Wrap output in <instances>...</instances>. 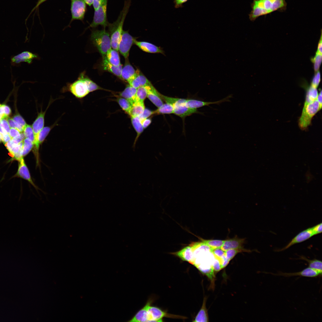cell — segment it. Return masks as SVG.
Segmentation results:
<instances>
[{"mask_svg": "<svg viewBox=\"0 0 322 322\" xmlns=\"http://www.w3.org/2000/svg\"><path fill=\"white\" fill-rule=\"evenodd\" d=\"M287 6L285 0H253L249 18L253 21L261 16L275 11H284L286 10Z\"/></svg>", "mask_w": 322, "mask_h": 322, "instance_id": "cell-1", "label": "cell"}, {"mask_svg": "<svg viewBox=\"0 0 322 322\" xmlns=\"http://www.w3.org/2000/svg\"><path fill=\"white\" fill-rule=\"evenodd\" d=\"M131 0H126L123 8L117 19L108 26L112 48L118 51V45L123 31V27L126 16L129 11Z\"/></svg>", "mask_w": 322, "mask_h": 322, "instance_id": "cell-2", "label": "cell"}, {"mask_svg": "<svg viewBox=\"0 0 322 322\" xmlns=\"http://www.w3.org/2000/svg\"><path fill=\"white\" fill-rule=\"evenodd\" d=\"M90 38L102 57L105 56L107 52L112 48L110 35L105 28L92 30Z\"/></svg>", "mask_w": 322, "mask_h": 322, "instance_id": "cell-3", "label": "cell"}, {"mask_svg": "<svg viewBox=\"0 0 322 322\" xmlns=\"http://www.w3.org/2000/svg\"><path fill=\"white\" fill-rule=\"evenodd\" d=\"M321 109L316 99L313 102L304 105L298 125L301 129H306L310 124L312 118Z\"/></svg>", "mask_w": 322, "mask_h": 322, "instance_id": "cell-4", "label": "cell"}, {"mask_svg": "<svg viewBox=\"0 0 322 322\" xmlns=\"http://www.w3.org/2000/svg\"><path fill=\"white\" fill-rule=\"evenodd\" d=\"M108 0H101L100 5L97 9L95 10L93 20L88 27L95 28L100 25L104 28L109 24L107 16V9Z\"/></svg>", "mask_w": 322, "mask_h": 322, "instance_id": "cell-5", "label": "cell"}, {"mask_svg": "<svg viewBox=\"0 0 322 322\" xmlns=\"http://www.w3.org/2000/svg\"><path fill=\"white\" fill-rule=\"evenodd\" d=\"M64 89V91H69L78 98H82L89 93L81 73L77 80L72 83L68 84Z\"/></svg>", "mask_w": 322, "mask_h": 322, "instance_id": "cell-6", "label": "cell"}, {"mask_svg": "<svg viewBox=\"0 0 322 322\" xmlns=\"http://www.w3.org/2000/svg\"><path fill=\"white\" fill-rule=\"evenodd\" d=\"M71 22L75 20L83 21L87 11L86 4L83 0H70Z\"/></svg>", "mask_w": 322, "mask_h": 322, "instance_id": "cell-7", "label": "cell"}, {"mask_svg": "<svg viewBox=\"0 0 322 322\" xmlns=\"http://www.w3.org/2000/svg\"><path fill=\"white\" fill-rule=\"evenodd\" d=\"M135 38L127 31L123 30L118 45V51L125 59L128 58L130 49Z\"/></svg>", "mask_w": 322, "mask_h": 322, "instance_id": "cell-8", "label": "cell"}, {"mask_svg": "<svg viewBox=\"0 0 322 322\" xmlns=\"http://www.w3.org/2000/svg\"><path fill=\"white\" fill-rule=\"evenodd\" d=\"M151 304L148 308V322H162V318L164 317L172 318H183L182 316L169 314L162 311L160 308L151 305Z\"/></svg>", "mask_w": 322, "mask_h": 322, "instance_id": "cell-9", "label": "cell"}, {"mask_svg": "<svg viewBox=\"0 0 322 322\" xmlns=\"http://www.w3.org/2000/svg\"><path fill=\"white\" fill-rule=\"evenodd\" d=\"M186 100L178 98L173 105L174 113L182 117H184L194 113H198L197 109L190 108L186 104Z\"/></svg>", "mask_w": 322, "mask_h": 322, "instance_id": "cell-10", "label": "cell"}, {"mask_svg": "<svg viewBox=\"0 0 322 322\" xmlns=\"http://www.w3.org/2000/svg\"><path fill=\"white\" fill-rule=\"evenodd\" d=\"M35 54L28 51H25L11 58V64L13 66H19L22 62H25L30 64L34 59L38 58Z\"/></svg>", "mask_w": 322, "mask_h": 322, "instance_id": "cell-11", "label": "cell"}, {"mask_svg": "<svg viewBox=\"0 0 322 322\" xmlns=\"http://www.w3.org/2000/svg\"><path fill=\"white\" fill-rule=\"evenodd\" d=\"M267 274L277 276H281L284 277H290L294 276H301L304 277L313 278L317 277L321 275L318 271L309 267L304 269L301 271L294 273H287L281 272L277 273L267 272Z\"/></svg>", "mask_w": 322, "mask_h": 322, "instance_id": "cell-12", "label": "cell"}, {"mask_svg": "<svg viewBox=\"0 0 322 322\" xmlns=\"http://www.w3.org/2000/svg\"><path fill=\"white\" fill-rule=\"evenodd\" d=\"M314 235L311 227L305 230L298 233L286 245L278 251L284 250L292 245L304 242Z\"/></svg>", "mask_w": 322, "mask_h": 322, "instance_id": "cell-13", "label": "cell"}, {"mask_svg": "<svg viewBox=\"0 0 322 322\" xmlns=\"http://www.w3.org/2000/svg\"><path fill=\"white\" fill-rule=\"evenodd\" d=\"M13 159L18 161L23 157V141L19 143L14 142L11 139L4 144Z\"/></svg>", "mask_w": 322, "mask_h": 322, "instance_id": "cell-14", "label": "cell"}, {"mask_svg": "<svg viewBox=\"0 0 322 322\" xmlns=\"http://www.w3.org/2000/svg\"><path fill=\"white\" fill-rule=\"evenodd\" d=\"M18 161L19 164L18 170L14 177H21L28 181L36 189H38L31 179L29 171L23 157Z\"/></svg>", "mask_w": 322, "mask_h": 322, "instance_id": "cell-15", "label": "cell"}, {"mask_svg": "<svg viewBox=\"0 0 322 322\" xmlns=\"http://www.w3.org/2000/svg\"><path fill=\"white\" fill-rule=\"evenodd\" d=\"M124 66L121 72V80L129 83L135 76L137 71H136L129 61L128 58L126 59Z\"/></svg>", "mask_w": 322, "mask_h": 322, "instance_id": "cell-16", "label": "cell"}, {"mask_svg": "<svg viewBox=\"0 0 322 322\" xmlns=\"http://www.w3.org/2000/svg\"><path fill=\"white\" fill-rule=\"evenodd\" d=\"M46 112V111L43 112L41 110L40 112L38 113L37 118L32 124V128L35 136V141L33 144L36 141L39 133L44 127V116Z\"/></svg>", "mask_w": 322, "mask_h": 322, "instance_id": "cell-17", "label": "cell"}, {"mask_svg": "<svg viewBox=\"0 0 322 322\" xmlns=\"http://www.w3.org/2000/svg\"><path fill=\"white\" fill-rule=\"evenodd\" d=\"M134 44L142 50L146 52L150 53H161L162 54L164 53L163 51L161 48L149 42L138 41L135 39Z\"/></svg>", "mask_w": 322, "mask_h": 322, "instance_id": "cell-18", "label": "cell"}, {"mask_svg": "<svg viewBox=\"0 0 322 322\" xmlns=\"http://www.w3.org/2000/svg\"><path fill=\"white\" fill-rule=\"evenodd\" d=\"M135 77L128 83L129 85L137 89L142 86L152 85L147 78L138 70Z\"/></svg>", "mask_w": 322, "mask_h": 322, "instance_id": "cell-19", "label": "cell"}, {"mask_svg": "<svg viewBox=\"0 0 322 322\" xmlns=\"http://www.w3.org/2000/svg\"><path fill=\"white\" fill-rule=\"evenodd\" d=\"M244 239H240L236 237L232 239L225 240L221 248L224 251L233 249H243V244Z\"/></svg>", "mask_w": 322, "mask_h": 322, "instance_id": "cell-20", "label": "cell"}, {"mask_svg": "<svg viewBox=\"0 0 322 322\" xmlns=\"http://www.w3.org/2000/svg\"><path fill=\"white\" fill-rule=\"evenodd\" d=\"M102 66L103 69L112 73L121 79L122 64L117 66H115L108 61L105 56L102 57Z\"/></svg>", "mask_w": 322, "mask_h": 322, "instance_id": "cell-21", "label": "cell"}, {"mask_svg": "<svg viewBox=\"0 0 322 322\" xmlns=\"http://www.w3.org/2000/svg\"><path fill=\"white\" fill-rule=\"evenodd\" d=\"M171 254L178 257L182 260L190 262L193 258V251L190 245L186 246L181 250Z\"/></svg>", "mask_w": 322, "mask_h": 322, "instance_id": "cell-22", "label": "cell"}, {"mask_svg": "<svg viewBox=\"0 0 322 322\" xmlns=\"http://www.w3.org/2000/svg\"><path fill=\"white\" fill-rule=\"evenodd\" d=\"M159 93L152 85L148 86L147 97L158 108L163 104L162 99L159 96Z\"/></svg>", "mask_w": 322, "mask_h": 322, "instance_id": "cell-23", "label": "cell"}, {"mask_svg": "<svg viewBox=\"0 0 322 322\" xmlns=\"http://www.w3.org/2000/svg\"><path fill=\"white\" fill-rule=\"evenodd\" d=\"M152 303L151 301L148 300L145 305L139 311L129 322H148V308Z\"/></svg>", "mask_w": 322, "mask_h": 322, "instance_id": "cell-24", "label": "cell"}, {"mask_svg": "<svg viewBox=\"0 0 322 322\" xmlns=\"http://www.w3.org/2000/svg\"><path fill=\"white\" fill-rule=\"evenodd\" d=\"M137 89L130 85L127 86L124 90L119 93V96L130 101L132 104L135 101Z\"/></svg>", "mask_w": 322, "mask_h": 322, "instance_id": "cell-25", "label": "cell"}, {"mask_svg": "<svg viewBox=\"0 0 322 322\" xmlns=\"http://www.w3.org/2000/svg\"><path fill=\"white\" fill-rule=\"evenodd\" d=\"M145 108L144 101H136L132 104L129 114L131 117H139L143 113Z\"/></svg>", "mask_w": 322, "mask_h": 322, "instance_id": "cell-26", "label": "cell"}, {"mask_svg": "<svg viewBox=\"0 0 322 322\" xmlns=\"http://www.w3.org/2000/svg\"><path fill=\"white\" fill-rule=\"evenodd\" d=\"M105 56L108 61L113 65L117 66L121 64L118 51L112 48L107 52Z\"/></svg>", "mask_w": 322, "mask_h": 322, "instance_id": "cell-27", "label": "cell"}, {"mask_svg": "<svg viewBox=\"0 0 322 322\" xmlns=\"http://www.w3.org/2000/svg\"><path fill=\"white\" fill-rule=\"evenodd\" d=\"M206 298L203 300L202 306L196 316L193 322H208L209 321L208 311L206 307Z\"/></svg>", "mask_w": 322, "mask_h": 322, "instance_id": "cell-28", "label": "cell"}, {"mask_svg": "<svg viewBox=\"0 0 322 322\" xmlns=\"http://www.w3.org/2000/svg\"><path fill=\"white\" fill-rule=\"evenodd\" d=\"M132 124L137 133V135L133 145V148H135L137 141L141 134L143 131L144 128L142 124L141 120L138 117H131Z\"/></svg>", "mask_w": 322, "mask_h": 322, "instance_id": "cell-29", "label": "cell"}, {"mask_svg": "<svg viewBox=\"0 0 322 322\" xmlns=\"http://www.w3.org/2000/svg\"><path fill=\"white\" fill-rule=\"evenodd\" d=\"M299 259L306 261L308 264V267L318 271L322 275V262L321 261L316 259L310 260L303 256H301Z\"/></svg>", "mask_w": 322, "mask_h": 322, "instance_id": "cell-30", "label": "cell"}, {"mask_svg": "<svg viewBox=\"0 0 322 322\" xmlns=\"http://www.w3.org/2000/svg\"><path fill=\"white\" fill-rule=\"evenodd\" d=\"M317 88L311 85L308 88L304 105L312 103L317 99L318 94Z\"/></svg>", "mask_w": 322, "mask_h": 322, "instance_id": "cell-31", "label": "cell"}, {"mask_svg": "<svg viewBox=\"0 0 322 322\" xmlns=\"http://www.w3.org/2000/svg\"><path fill=\"white\" fill-rule=\"evenodd\" d=\"M83 80L86 84L89 92L97 90L104 89L86 76L84 72L81 73Z\"/></svg>", "mask_w": 322, "mask_h": 322, "instance_id": "cell-32", "label": "cell"}, {"mask_svg": "<svg viewBox=\"0 0 322 322\" xmlns=\"http://www.w3.org/2000/svg\"><path fill=\"white\" fill-rule=\"evenodd\" d=\"M153 111L154 114L174 113V107L172 104L166 103L163 104L161 106L158 108L157 109Z\"/></svg>", "mask_w": 322, "mask_h": 322, "instance_id": "cell-33", "label": "cell"}, {"mask_svg": "<svg viewBox=\"0 0 322 322\" xmlns=\"http://www.w3.org/2000/svg\"><path fill=\"white\" fill-rule=\"evenodd\" d=\"M201 239V242L202 243L208 246L210 248V251L215 248H221L224 241L219 240H205L202 239Z\"/></svg>", "mask_w": 322, "mask_h": 322, "instance_id": "cell-34", "label": "cell"}, {"mask_svg": "<svg viewBox=\"0 0 322 322\" xmlns=\"http://www.w3.org/2000/svg\"><path fill=\"white\" fill-rule=\"evenodd\" d=\"M148 86H141L137 89L135 101H144L147 97Z\"/></svg>", "mask_w": 322, "mask_h": 322, "instance_id": "cell-35", "label": "cell"}, {"mask_svg": "<svg viewBox=\"0 0 322 322\" xmlns=\"http://www.w3.org/2000/svg\"><path fill=\"white\" fill-rule=\"evenodd\" d=\"M117 101L122 109L129 114L132 104L128 100L122 97H118Z\"/></svg>", "mask_w": 322, "mask_h": 322, "instance_id": "cell-36", "label": "cell"}, {"mask_svg": "<svg viewBox=\"0 0 322 322\" xmlns=\"http://www.w3.org/2000/svg\"><path fill=\"white\" fill-rule=\"evenodd\" d=\"M248 251V250L243 249H233L225 251V255L227 259L229 261L239 253L242 252Z\"/></svg>", "mask_w": 322, "mask_h": 322, "instance_id": "cell-37", "label": "cell"}, {"mask_svg": "<svg viewBox=\"0 0 322 322\" xmlns=\"http://www.w3.org/2000/svg\"><path fill=\"white\" fill-rule=\"evenodd\" d=\"M33 143L30 140L24 139L23 141V156L27 155L33 148Z\"/></svg>", "mask_w": 322, "mask_h": 322, "instance_id": "cell-38", "label": "cell"}, {"mask_svg": "<svg viewBox=\"0 0 322 322\" xmlns=\"http://www.w3.org/2000/svg\"><path fill=\"white\" fill-rule=\"evenodd\" d=\"M23 132L25 137L30 140L33 144L35 141V136L32 126L27 124L24 129Z\"/></svg>", "mask_w": 322, "mask_h": 322, "instance_id": "cell-39", "label": "cell"}, {"mask_svg": "<svg viewBox=\"0 0 322 322\" xmlns=\"http://www.w3.org/2000/svg\"><path fill=\"white\" fill-rule=\"evenodd\" d=\"M210 251L212 253L215 258L217 260L220 264L223 258L225 256V251L223 250L221 248H218L213 249Z\"/></svg>", "mask_w": 322, "mask_h": 322, "instance_id": "cell-40", "label": "cell"}, {"mask_svg": "<svg viewBox=\"0 0 322 322\" xmlns=\"http://www.w3.org/2000/svg\"><path fill=\"white\" fill-rule=\"evenodd\" d=\"M315 72L318 71L322 61V54L316 52L315 56L311 59Z\"/></svg>", "mask_w": 322, "mask_h": 322, "instance_id": "cell-41", "label": "cell"}, {"mask_svg": "<svg viewBox=\"0 0 322 322\" xmlns=\"http://www.w3.org/2000/svg\"><path fill=\"white\" fill-rule=\"evenodd\" d=\"M316 72L312 79L311 85L317 88L320 82L321 74L318 71Z\"/></svg>", "mask_w": 322, "mask_h": 322, "instance_id": "cell-42", "label": "cell"}, {"mask_svg": "<svg viewBox=\"0 0 322 322\" xmlns=\"http://www.w3.org/2000/svg\"><path fill=\"white\" fill-rule=\"evenodd\" d=\"M13 119L16 123L21 126L24 129L27 125L24 119L19 114L16 115L14 116Z\"/></svg>", "mask_w": 322, "mask_h": 322, "instance_id": "cell-43", "label": "cell"}, {"mask_svg": "<svg viewBox=\"0 0 322 322\" xmlns=\"http://www.w3.org/2000/svg\"><path fill=\"white\" fill-rule=\"evenodd\" d=\"M7 118H4L1 119L0 121V126L6 132L9 133L10 129L7 120Z\"/></svg>", "mask_w": 322, "mask_h": 322, "instance_id": "cell-44", "label": "cell"}, {"mask_svg": "<svg viewBox=\"0 0 322 322\" xmlns=\"http://www.w3.org/2000/svg\"><path fill=\"white\" fill-rule=\"evenodd\" d=\"M154 114L153 111H151L148 109L145 108L143 113L139 117L141 120L147 118Z\"/></svg>", "mask_w": 322, "mask_h": 322, "instance_id": "cell-45", "label": "cell"}, {"mask_svg": "<svg viewBox=\"0 0 322 322\" xmlns=\"http://www.w3.org/2000/svg\"><path fill=\"white\" fill-rule=\"evenodd\" d=\"M322 223H321L311 227L314 235L320 234L322 232Z\"/></svg>", "mask_w": 322, "mask_h": 322, "instance_id": "cell-46", "label": "cell"}, {"mask_svg": "<svg viewBox=\"0 0 322 322\" xmlns=\"http://www.w3.org/2000/svg\"><path fill=\"white\" fill-rule=\"evenodd\" d=\"M21 133L17 129L14 128H11L10 129L9 134L12 139L19 136Z\"/></svg>", "mask_w": 322, "mask_h": 322, "instance_id": "cell-47", "label": "cell"}, {"mask_svg": "<svg viewBox=\"0 0 322 322\" xmlns=\"http://www.w3.org/2000/svg\"><path fill=\"white\" fill-rule=\"evenodd\" d=\"M188 0H174V7L178 8L182 7L183 4L187 2Z\"/></svg>", "mask_w": 322, "mask_h": 322, "instance_id": "cell-48", "label": "cell"}, {"mask_svg": "<svg viewBox=\"0 0 322 322\" xmlns=\"http://www.w3.org/2000/svg\"><path fill=\"white\" fill-rule=\"evenodd\" d=\"M215 260L213 262L212 267L213 270H214L215 271L218 272L222 268L219 261L216 259L215 258Z\"/></svg>", "mask_w": 322, "mask_h": 322, "instance_id": "cell-49", "label": "cell"}, {"mask_svg": "<svg viewBox=\"0 0 322 322\" xmlns=\"http://www.w3.org/2000/svg\"><path fill=\"white\" fill-rule=\"evenodd\" d=\"M141 122L144 129L146 128L151 122V120L150 118H146L141 120Z\"/></svg>", "mask_w": 322, "mask_h": 322, "instance_id": "cell-50", "label": "cell"}, {"mask_svg": "<svg viewBox=\"0 0 322 322\" xmlns=\"http://www.w3.org/2000/svg\"><path fill=\"white\" fill-rule=\"evenodd\" d=\"M1 135L2 142L4 144L12 139L8 133H6L3 135Z\"/></svg>", "mask_w": 322, "mask_h": 322, "instance_id": "cell-51", "label": "cell"}, {"mask_svg": "<svg viewBox=\"0 0 322 322\" xmlns=\"http://www.w3.org/2000/svg\"><path fill=\"white\" fill-rule=\"evenodd\" d=\"M4 114L5 116L8 117L11 113V110L10 108L7 106L5 105H2Z\"/></svg>", "mask_w": 322, "mask_h": 322, "instance_id": "cell-52", "label": "cell"}, {"mask_svg": "<svg viewBox=\"0 0 322 322\" xmlns=\"http://www.w3.org/2000/svg\"><path fill=\"white\" fill-rule=\"evenodd\" d=\"M7 120L10 128H14L16 129V123L13 119L8 117L7 118Z\"/></svg>", "mask_w": 322, "mask_h": 322, "instance_id": "cell-53", "label": "cell"}, {"mask_svg": "<svg viewBox=\"0 0 322 322\" xmlns=\"http://www.w3.org/2000/svg\"><path fill=\"white\" fill-rule=\"evenodd\" d=\"M101 0H93L92 5H93L95 10L97 9L99 7L100 4Z\"/></svg>", "mask_w": 322, "mask_h": 322, "instance_id": "cell-54", "label": "cell"}, {"mask_svg": "<svg viewBox=\"0 0 322 322\" xmlns=\"http://www.w3.org/2000/svg\"><path fill=\"white\" fill-rule=\"evenodd\" d=\"M47 0H38L35 6L32 9V11H31V13H32L34 10H36L37 8H38L39 6L40 5L42 4L44 2L46 1Z\"/></svg>", "mask_w": 322, "mask_h": 322, "instance_id": "cell-55", "label": "cell"}, {"mask_svg": "<svg viewBox=\"0 0 322 322\" xmlns=\"http://www.w3.org/2000/svg\"><path fill=\"white\" fill-rule=\"evenodd\" d=\"M322 91H321L318 94V97H317V100H318V102L319 103V106H320V108L321 109L322 105Z\"/></svg>", "mask_w": 322, "mask_h": 322, "instance_id": "cell-56", "label": "cell"}, {"mask_svg": "<svg viewBox=\"0 0 322 322\" xmlns=\"http://www.w3.org/2000/svg\"><path fill=\"white\" fill-rule=\"evenodd\" d=\"M317 52L322 54V40H321V38L318 44Z\"/></svg>", "mask_w": 322, "mask_h": 322, "instance_id": "cell-57", "label": "cell"}, {"mask_svg": "<svg viewBox=\"0 0 322 322\" xmlns=\"http://www.w3.org/2000/svg\"><path fill=\"white\" fill-rule=\"evenodd\" d=\"M86 5H88L89 7L91 6L93 3V0H83Z\"/></svg>", "mask_w": 322, "mask_h": 322, "instance_id": "cell-58", "label": "cell"}, {"mask_svg": "<svg viewBox=\"0 0 322 322\" xmlns=\"http://www.w3.org/2000/svg\"><path fill=\"white\" fill-rule=\"evenodd\" d=\"M7 133L4 129L0 126V133L1 135H3Z\"/></svg>", "mask_w": 322, "mask_h": 322, "instance_id": "cell-59", "label": "cell"}, {"mask_svg": "<svg viewBox=\"0 0 322 322\" xmlns=\"http://www.w3.org/2000/svg\"><path fill=\"white\" fill-rule=\"evenodd\" d=\"M2 141V135H1V134L0 133V143H1Z\"/></svg>", "mask_w": 322, "mask_h": 322, "instance_id": "cell-60", "label": "cell"}, {"mask_svg": "<svg viewBox=\"0 0 322 322\" xmlns=\"http://www.w3.org/2000/svg\"><path fill=\"white\" fill-rule=\"evenodd\" d=\"M1 119H2V118H1V117L0 116V121H1Z\"/></svg>", "mask_w": 322, "mask_h": 322, "instance_id": "cell-61", "label": "cell"}, {"mask_svg": "<svg viewBox=\"0 0 322 322\" xmlns=\"http://www.w3.org/2000/svg\"><path fill=\"white\" fill-rule=\"evenodd\" d=\"M1 105L0 104V106Z\"/></svg>", "mask_w": 322, "mask_h": 322, "instance_id": "cell-62", "label": "cell"}]
</instances>
